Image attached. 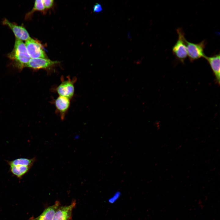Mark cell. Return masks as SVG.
Returning a JSON list of instances; mask_svg holds the SVG:
<instances>
[{"label": "cell", "instance_id": "16", "mask_svg": "<svg viewBox=\"0 0 220 220\" xmlns=\"http://www.w3.org/2000/svg\"><path fill=\"white\" fill-rule=\"evenodd\" d=\"M42 1L46 9H49L53 5V0H43Z\"/></svg>", "mask_w": 220, "mask_h": 220}, {"label": "cell", "instance_id": "4", "mask_svg": "<svg viewBox=\"0 0 220 220\" xmlns=\"http://www.w3.org/2000/svg\"><path fill=\"white\" fill-rule=\"evenodd\" d=\"M76 78L71 79L68 77L66 80L61 79V83L56 88V91L60 96L70 99L73 96L74 93V84Z\"/></svg>", "mask_w": 220, "mask_h": 220}, {"label": "cell", "instance_id": "5", "mask_svg": "<svg viewBox=\"0 0 220 220\" xmlns=\"http://www.w3.org/2000/svg\"><path fill=\"white\" fill-rule=\"evenodd\" d=\"M25 44L31 58H46V53L38 41L31 38L26 41Z\"/></svg>", "mask_w": 220, "mask_h": 220}, {"label": "cell", "instance_id": "2", "mask_svg": "<svg viewBox=\"0 0 220 220\" xmlns=\"http://www.w3.org/2000/svg\"><path fill=\"white\" fill-rule=\"evenodd\" d=\"M178 39L172 48L173 54L181 62L184 63L187 57L186 39L183 29L181 28L176 29Z\"/></svg>", "mask_w": 220, "mask_h": 220}, {"label": "cell", "instance_id": "10", "mask_svg": "<svg viewBox=\"0 0 220 220\" xmlns=\"http://www.w3.org/2000/svg\"><path fill=\"white\" fill-rule=\"evenodd\" d=\"M56 110L59 113L61 119L63 120L70 105V99L59 96L54 101Z\"/></svg>", "mask_w": 220, "mask_h": 220}, {"label": "cell", "instance_id": "1", "mask_svg": "<svg viewBox=\"0 0 220 220\" xmlns=\"http://www.w3.org/2000/svg\"><path fill=\"white\" fill-rule=\"evenodd\" d=\"M8 57L20 69L26 67L31 59L25 44L22 41L16 38L14 48Z\"/></svg>", "mask_w": 220, "mask_h": 220}, {"label": "cell", "instance_id": "15", "mask_svg": "<svg viewBox=\"0 0 220 220\" xmlns=\"http://www.w3.org/2000/svg\"><path fill=\"white\" fill-rule=\"evenodd\" d=\"M121 195L120 192H116L108 200V202L110 204H113L115 203L119 198Z\"/></svg>", "mask_w": 220, "mask_h": 220}, {"label": "cell", "instance_id": "14", "mask_svg": "<svg viewBox=\"0 0 220 220\" xmlns=\"http://www.w3.org/2000/svg\"><path fill=\"white\" fill-rule=\"evenodd\" d=\"M45 9H46L42 0H36L35 2L34 6L32 9L28 13V15H31L35 11H40L44 12Z\"/></svg>", "mask_w": 220, "mask_h": 220}, {"label": "cell", "instance_id": "3", "mask_svg": "<svg viewBox=\"0 0 220 220\" xmlns=\"http://www.w3.org/2000/svg\"><path fill=\"white\" fill-rule=\"evenodd\" d=\"M187 56L190 61L199 59L201 58H204L206 56L204 53L206 42L203 40L197 43L190 42L185 40Z\"/></svg>", "mask_w": 220, "mask_h": 220}, {"label": "cell", "instance_id": "8", "mask_svg": "<svg viewBox=\"0 0 220 220\" xmlns=\"http://www.w3.org/2000/svg\"><path fill=\"white\" fill-rule=\"evenodd\" d=\"M76 204L74 200L69 205L60 206L55 213L52 220H71L72 210Z\"/></svg>", "mask_w": 220, "mask_h": 220}, {"label": "cell", "instance_id": "13", "mask_svg": "<svg viewBox=\"0 0 220 220\" xmlns=\"http://www.w3.org/2000/svg\"><path fill=\"white\" fill-rule=\"evenodd\" d=\"M9 166L11 172L19 179H21L31 168L29 167L20 165H10Z\"/></svg>", "mask_w": 220, "mask_h": 220}, {"label": "cell", "instance_id": "17", "mask_svg": "<svg viewBox=\"0 0 220 220\" xmlns=\"http://www.w3.org/2000/svg\"><path fill=\"white\" fill-rule=\"evenodd\" d=\"M93 9V12L95 13L100 12L103 10L101 5L97 3H96L94 6Z\"/></svg>", "mask_w": 220, "mask_h": 220}, {"label": "cell", "instance_id": "12", "mask_svg": "<svg viewBox=\"0 0 220 220\" xmlns=\"http://www.w3.org/2000/svg\"><path fill=\"white\" fill-rule=\"evenodd\" d=\"M36 160V157H34L31 159L18 158L10 161H7V162L9 166L20 165L31 168Z\"/></svg>", "mask_w": 220, "mask_h": 220}, {"label": "cell", "instance_id": "9", "mask_svg": "<svg viewBox=\"0 0 220 220\" xmlns=\"http://www.w3.org/2000/svg\"><path fill=\"white\" fill-rule=\"evenodd\" d=\"M204 58L209 64L215 76V80L219 85L220 82V56L219 53L211 57L206 56Z\"/></svg>", "mask_w": 220, "mask_h": 220}, {"label": "cell", "instance_id": "11", "mask_svg": "<svg viewBox=\"0 0 220 220\" xmlns=\"http://www.w3.org/2000/svg\"><path fill=\"white\" fill-rule=\"evenodd\" d=\"M60 206V202L57 201L54 204L46 208L39 216L31 220H52L55 213Z\"/></svg>", "mask_w": 220, "mask_h": 220}, {"label": "cell", "instance_id": "7", "mask_svg": "<svg viewBox=\"0 0 220 220\" xmlns=\"http://www.w3.org/2000/svg\"><path fill=\"white\" fill-rule=\"evenodd\" d=\"M3 23L12 30L16 38L25 41L31 38L27 31L22 26L11 23L6 19L3 21Z\"/></svg>", "mask_w": 220, "mask_h": 220}, {"label": "cell", "instance_id": "6", "mask_svg": "<svg viewBox=\"0 0 220 220\" xmlns=\"http://www.w3.org/2000/svg\"><path fill=\"white\" fill-rule=\"evenodd\" d=\"M58 63V61H51L46 58H31L26 67L34 69H47Z\"/></svg>", "mask_w": 220, "mask_h": 220}]
</instances>
